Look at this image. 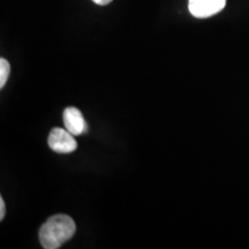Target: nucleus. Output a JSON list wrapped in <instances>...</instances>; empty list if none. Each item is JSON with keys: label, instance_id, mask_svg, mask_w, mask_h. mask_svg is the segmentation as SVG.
<instances>
[{"label": "nucleus", "instance_id": "obj_3", "mask_svg": "<svg viewBox=\"0 0 249 249\" xmlns=\"http://www.w3.org/2000/svg\"><path fill=\"white\" fill-rule=\"evenodd\" d=\"M225 5L226 0H188L189 12L198 18H207L219 13Z\"/></svg>", "mask_w": 249, "mask_h": 249}, {"label": "nucleus", "instance_id": "obj_6", "mask_svg": "<svg viewBox=\"0 0 249 249\" xmlns=\"http://www.w3.org/2000/svg\"><path fill=\"white\" fill-rule=\"evenodd\" d=\"M5 213H6V209H5V202H4V198L0 197V220L4 219V217H5Z\"/></svg>", "mask_w": 249, "mask_h": 249}, {"label": "nucleus", "instance_id": "obj_5", "mask_svg": "<svg viewBox=\"0 0 249 249\" xmlns=\"http://www.w3.org/2000/svg\"><path fill=\"white\" fill-rule=\"evenodd\" d=\"M11 73V66L9 62L6 59H0V88H4V86L7 82V79Z\"/></svg>", "mask_w": 249, "mask_h": 249}, {"label": "nucleus", "instance_id": "obj_2", "mask_svg": "<svg viewBox=\"0 0 249 249\" xmlns=\"http://www.w3.org/2000/svg\"><path fill=\"white\" fill-rule=\"evenodd\" d=\"M48 144L51 150L58 154H71L77 148V143L73 138V134L62 128H53L50 132Z\"/></svg>", "mask_w": 249, "mask_h": 249}, {"label": "nucleus", "instance_id": "obj_4", "mask_svg": "<svg viewBox=\"0 0 249 249\" xmlns=\"http://www.w3.org/2000/svg\"><path fill=\"white\" fill-rule=\"evenodd\" d=\"M65 128L73 135H82L88 130V124L86 123L85 117L79 108L70 107L65 108L62 114Z\"/></svg>", "mask_w": 249, "mask_h": 249}, {"label": "nucleus", "instance_id": "obj_1", "mask_svg": "<svg viewBox=\"0 0 249 249\" xmlns=\"http://www.w3.org/2000/svg\"><path fill=\"white\" fill-rule=\"evenodd\" d=\"M75 231V223L70 216L55 214L40 226L39 242L45 249H58L73 238Z\"/></svg>", "mask_w": 249, "mask_h": 249}, {"label": "nucleus", "instance_id": "obj_7", "mask_svg": "<svg viewBox=\"0 0 249 249\" xmlns=\"http://www.w3.org/2000/svg\"><path fill=\"white\" fill-rule=\"evenodd\" d=\"M92 1L99 6H105L110 4V2L113 1V0H92Z\"/></svg>", "mask_w": 249, "mask_h": 249}]
</instances>
